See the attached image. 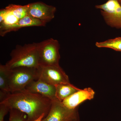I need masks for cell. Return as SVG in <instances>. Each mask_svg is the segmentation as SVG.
<instances>
[{
    "label": "cell",
    "instance_id": "obj_1",
    "mask_svg": "<svg viewBox=\"0 0 121 121\" xmlns=\"http://www.w3.org/2000/svg\"><path fill=\"white\" fill-rule=\"evenodd\" d=\"M52 103L49 98L25 89L10 93L0 104L24 113L27 116V121H34L43 115L45 117L47 115Z\"/></svg>",
    "mask_w": 121,
    "mask_h": 121
},
{
    "label": "cell",
    "instance_id": "obj_2",
    "mask_svg": "<svg viewBox=\"0 0 121 121\" xmlns=\"http://www.w3.org/2000/svg\"><path fill=\"white\" fill-rule=\"evenodd\" d=\"M11 59L5 66L9 69L19 67L39 66L37 43L17 45L10 54Z\"/></svg>",
    "mask_w": 121,
    "mask_h": 121
},
{
    "label": "cell",
    "instance_id": "obj_3",
    "mask_svg": "<svg viewBox=\"0 0 121 121\" xmlns=\"http://www.w3.org/2000/svg\"><path fill=\"white\" fill-rule=\"evenodd\" d=\"M37 68L19 67L9 69V86L11 93L23 90L31 82L38 79Z\"/></svg>",
    "mask_w": 121,
    "mask_h": 121
},
{
    "label": "cell",
    "instance_id": "obj_4",
    "mask_svg": "<svg viewBox=\"0 0 121 121\" xmlns=\"http://www.w3.org/2000/svg\"><path fill=\"white\" fill-rule=\"evenodd\" d=\"M37 44L39 66L59 65L60 47L58 40L50 38Z\"/></svg>",
    "mask_w": 121,
    "mask_h": 121
},
{
    "label": "cell",
    "instance_id": "obj_5",
    "mask_svg": "<svg viewBox=\"0 0 121 121\" xmlns=\"http://www.w3.org/2000/svg\"><path fill=\"white\" fill-rule=\"evenodd\" d=\"M78 107L70 109L58 100L52 101L49 112L42 121H80Z\"/></svg>",
    "mask_w": 121,
    "mask_h": 121
},
{
    "label": "cell",
    "instance_id": "obj_6",
    "mask_svg": "<svg viewBox=\"0 0 121 121\" xmlns=\"http://www.w3.org/2000/svg\"><path fill=\"white\" fill-rule=\"evenodd\" d=\"M37 71L38 79L48 84L55 86L61 83H70L68 76L59 65L39 66Z\"/></svg>",
    "mask_w": 121,
    "mask_h": 121
},
{
    "label": "cell",
    "instance_id": "obj_7",
    "mask_svg": "<svg viewBox=\"0 0 121 121\" xmlns=\"http://www.w3.org/2000/svg\"><path fill=\"white\" fill-rule=\"evenodd\" d=\"M95 7L101 9L102 15L108 24L121 29V5L118 0H108L105 4Z\"/></svg>",
    "mask_w": 121,
    "mask_h": 121
},
{
    "label": "cell",
    "instance_id": "obj_8",
    "mask_svg": "<svg viewBox=\"0 0 121 121\" xmlns=\"http://www.w3.org/2000/svg\"><path fill=\"white\" fill-rule=\"evenodd\" d=\"M28 15L47 23L55 17V7L43 2H37L28 4Z\"/></svg>",
    "mask_w": 121,
    "mask_h": 121
},
{
    "label": "cell",
    "instance_id": "obj_9",
    "mask_svg": "<svg viewBox=\"0 0 121 121\" xmlns=\"http://www.w3.org/2000/svg\"><path fill=\"white\" fill-rule=\"evenodd\" d=\"M95 95V92L91 87L80 89L66 98L62 102L67 108L75 109L84 101L93 99Z\"/></svg>",
    "mask_w": 121,
    "mask_h": 121
},
{
    "label": "cell",
    "instance_id": "obj_10",
    "mask_svg": "<svg viewBox=\"0 0 121 121\" xmlns=\"http://www.w3.org/2000/svg\"><path fill=\"white\" fill-rule=\"evenodd\" d=\"M25 89L49 98L52 101L57 99L56 97L55 86L40 79L33 80L26 86Z\"/></svg>",
    "mask_w": 121,
    "mask_h": 121
},
{
    "label": "cell",
    "instance_id": "obj_11",
    "mask_svg": "<svg viewBox=\"0 0 121 121\" xmlns=\"http://www.w3.org/2000/svg\"><path fill=\"white\" fill-rule=\"evenodd\" d=\"M46 23L27 15L20 20L16 23L3 27L0 28V35L4 36L8 33L16 31L20 29L26 27L45 26Z\"/></svg>",
    "mask_w": 121,
    "mask_h": 121
},
{
    "label": "cell",
    "instance_id": "obj_12",
    "mask_svg": "<svg viewBox=\"0 0 121 121\" xmlns=\"http://www.w3.org/2000/svg\"><path fill=\"white\" fill-rule=\"evenodd\" d=\"M55 86L56 99L61 102L66 98L80 89L71 84L70 83L56 84Z\"/></svg>",
    "mask_w": 121,
    "mask_h": 121
},
{
    "label": "cell",
    "instance_id": "obj_13",
    "mask_svg": "<svg viewBox=\"0 0 121 121\" xmlns=\"http://www.w3.org/2000/svg\"><path fill=\"white\" fill-rule=\"evenodd\" d=\"M9 69L5 65H0V91L8 94L11 93L9 86Z\"/></svg>",
    "mask_w": 121,
    "mask_h": 121
},
{
    "label": "cell",
    "instance_id": "obj_14",
    "mask_svg": "<svg viewBox=\"0 0 121 121\" xmlns=\"http://www.w3.org/2000/svg\"><path fill=\"white\" fill-rule=\"evenodd\" d=\"M28 7L29 4L24 5L11 4L9 5L5 8L20 20L28 15Z\"/></svg>",
    "mask_w": 121,
    "mask_h": 121
},
{
    "label": "cell",
    "instance_id": "obj_15",
    "mask_svg": "<svg viewBox=\"0 0 121 121\" xmlns=\"http://www.w3.org/2000/svg\"><path fill=\"white\" fill-rule=\"evenodd\" d=\"M95 45L98 48H109L117 51L121 52V37L110 39L104 42H97Z\"/></svg>",
    "mask_w": 121,
    "mask_h": 121
},
{
    "label": "cell",
    "instance_id": "obj_16",
    "mask_svg": "<svg viewBox=\"0 0 121 121\" xmlns=\"http://www.w3.org/2000/svg\"><path fill=\"white\" fill-rule=\"evenodd\" d=\"M9 121H27L24 113L15 109L9 110Z\"/></svg>",
    "mask_w": 121,
    "mask_h": 121
},
{
    "label": "cell",
    "instance_id": "obj_17",
    "mask_svg": "<svg viewBox=\"0 0 121 121\" xmlns=\"http://www.w3.org/2000/svg\"><path fill=\"white\" fill-rule=\"evenodd\" d=\"M10 109L3 104H0V121H4L6 115L9 112Z\"/></svg>",
    "mask_w": 121,
    "mask_h": 121
},
{
    "label": "cell",
    "instance_id": "obj_18",
    "mask_svg": "<svg viewBox=\"0 0 121 121\" xmlns=\"http://www.w3.org/2000/svg\"><path fill=\"white\" fill-rule=\"evenodd\" d=\"M44 117H45V115H43L41 116V117H40L38 119H36V120H35L34 121H42V120Z\"/></svg>",
    "mask_w": 121,
    "mask_h": 121
},
{
    "label": "cell",
    "instance_id": "obj_19",
    "mask_svg": "<svg viewBox=\"0 0 121 121\" xmlns=\"http://www.w3.org/2000/svg\"><path fill=\"white\" fill-rule=\"evenodd\" d=\"M118 1H119V3H120V4H121V0H118Z\"/></svg>",
    "mask_w": 121,
    "mask_h": 121
}]
</instances>
